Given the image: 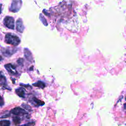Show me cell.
<instances>
[{
    "label": "cell",
    "instance_id": "e0dca14e",
    "mask_svg": "<svg viewBox=\"0 0 126 126\" xmlns=\"http://www.w3.org/2000/svg\"><path fill=\"white\" fill-rule=\"evenodd\" d=\"M17 62L19 64H22V63H23V59H19L18 61H17Z\"/></svg>",
    "mask_w": 126,
    "mask_h": 126
},
{
    "label": "cell",
    "instance_id": "7a4b0ae2",
    "mask_svg": "<svg viewBox=\"0 0 126 126\" xmlns=\"http://www.w3.org/2000/svg\"><path fill=\"white\" fill-rule=\"evenodd\" d=\"M22 4L21 0H13L9 7V10L12 12H17L21 8Z\"/></svg>",
    "mask_w": 126,
    "mask_h": 126
},
{
    "label": "cell",
    "instance_id": "3957f363",
    "mask_svg": "<svg viewBox=\"0 0 126 126\" xmlns=\"http://www.w3.org/2000/svg\"><path fill=\"white\" fill-rule=\"evenodd\" d=\"M3 23L7 28L12 30L14 29V19L12 17L6 16L3 20Z\"/></svg>",
    "mask_w": 126,
    "mask_h": 126
},
{
    "label": "cell",
    "instance_id": "52a82bcc",
    "mask_svg": "<svg viewBox=\"0 0 126 126\" xmlns=\"http://www.w3.org/2000/svg\"><path fill=\"white\" fill-rule=\"evenodd\" d=\"M16 30L20 32H23L24 30V26L22 20L21 18L18 19L16 21Z\"/></svg>",
    "mask_w": 126,
    "mask_h": 126
},
{
    "label": "cell",
    "instance_id": "4fadbf2b",
    "mask_svg": "<svg viewBox=\"0 0 126 126\" xmlns=\"http://www.w3.org/2000/svg\"><path fill=\"white\" fill-rule=\"evenodd\" d=\"M10 125V122L8 120H2L0 121V126H8Z\"/></svg>",
    "mask_w": 126,
    "mask_h": 126
},
{
    "label": "cell",
    "instance_id": "9c48e42d",
    "mask_svg": "<svg viewBox=\"0 0 126 126\" xmlns=\"http://www.w3.org/2000/svg\"><path fill=\"white\" fill-rule=\"evenodd\" d=\"M17 94L21 97H24L25 95V89L23 87H20L15 90Z\"/></svg>",
    "mask_w": 126,
    "mask_h": 126
},
{
    "label": "cell",
    "instance_id": "2e32d148",
    "mask_svg": "<svg viewBox=\"0 0 126 126\" xmlns=\"http://www.w3.org/2000/svg\"><path fill=\"white\" fill-rule=\"evenodd\" d=\"M4 104V101L2 97L0 95V106H1L3 105Z\"/></svg>",
    "mask_w": 126,
    "mask_h": 126
},
{
    "label": "cell",
    "instance_id": "ba28073f",
    "mask_svg": "<svg viewBox=\"0 0 126 126\" xmlns=\"http://www.w3.org/2000/svg\"><path fill=\"white\" fill-rule=\"evenodd\" d=\"M24 52L25 57L26 58V59L30 62H32L33 60V57L31 51L28 49L25 48Z\"/></svg>",
    "mask_w": 126,
    "mask_h": 126
},
{
    "label": "cell",
    "instance_id": "8992f818",
    "mask_svg": "<svg viewBox=\"0 0 126 126\" xmlns=\"http://www.w3.org/2000/svg\"><path fill=\"white\" fill-rule=\"evenodd\" d=\"M30 101L32 104L33 106H36V107L42 106L44 104V102L41 101L39 99H38L37 98H36V97H34L31 98L30 99Z\"/></svg>",
    "mask_w": 126,
    "mask_h": 126
},
{
    "label": "cell",
    "instance_id": "8fae6325",
    "mask_svg": "<svg viewBox=\"0 0 126 126\" xmlns=\"http://www.w3.org/2000/svg\"><path fill=\"white\" fill-rule=\"evenodd\" d=\"M16 50H14V49H11V48H7L5 49L4 51H3V53L4 55V56H9L12 55L13 53H14L16 51Z\"/></svg>",
    "mask_w": 126,
    "mask_h": 126
},
{
    "label": "cell",
    "instance_id": "30bf717a",
    "mask_svg": "<svg viewBox=\"0 0 126 126\" xmlns=\"http://www.w3.org/2000/svg\"><path fill=\"white\" fill-rule=\"evenodd\" d=\"M0 86L2 87H6L7 86L6 78L2 74H0Z\"/></svg>",
    "mask_w": 126,
    "mask_h": 126
},
{
    "label": "cell",
    "instance_id": "6da1fadb",
    "mask_svg": "<svg viewBox=\"0 0 126 126\" xmlns=\"http://www.w3.org/2000/svg\"><path fill=\"white\" fill-rule=\"evenodd\" d=\"M5 42L13 46H17L20 43V39L16 35L8 33L5 35Z\"/></svg>",
    "mask_w": 126,
    "mask_h": 126
},
{
    "label": "cell",
    "instance_id": "ac0fdd59",
    "mask_svg": "<svg viewBox=\"0 0 126 126\" xmlns=\"http://www.w3.org/2000/svg\"><path fill=\"white\" fill-rule=\"evenodd\" d=\"M2 57H1L0 56V61H1V60H2Z\"/></svg>",
    "mask_w": 126,
    "mask_h": 126
},
{
    "label": "cell",
    "instance_id": "5bb4252c",
    "mask_svg": "<svg viewBox=\"0 0 126 126\" xmlns=\"http://www.w3.org/2000/svg\"><path fill=\"white\" fill-rule=\"evenodd\" d=\"M39 19L40 20H41V21L42 22V23L45 25V26H47L48 25V24H47V22L45 19V18H44V16H43V15H42V14H40L39 15Z\"/></svg>",
    "mask_w": 126,
    "mask_h": 126
},
{
    "label": "cell",
    "instance_id": "7c38bea8",
    "mask_svg": "<svg viewBox=\"0 0 126 126\" xmlns=\"http://www.w3.org/2000/svg\"><path fill=\"white\" fill-rule=\"evenodd\" d=\"M32 85L33 86L36 87H38V88H41V89H43L45 87V83L44 82L41 81H38L37 82L33 84Z\"/></svg>",
    "mask_w": 126,
    "mask_h": 126
},
{
    "label": "cell",
    "instance_id": "277c9868",
    "mask_svg": "<svg viewBox=\"0 0 126 126\" xmlns=\"http://www.w3.org/2000/svg\"><path fill=\"white\" fill-rule=\"evenodd\" d=\"M11 113L17 116H24L28 114V112H26L24 109L19 107H17L12 109L11 111Z\"/></svg>",
    "mask_w": 126,
    "mask_h": 126
},
{
    "label": "cell",
    "instance_id": "5b68a950",
    "mask_svg": "<svg viewBox=\"0 0 126 126\" xmlns=\"http://www.w3.org/2000/svg\"><path fill=\"white\" fill-rule=\"evenodd\" d=\"M4 66L6 69L10 74L12 75H15L17 74V72L16 70V67L13 64H12L11 63H8V64H5Z\"/></svg>",
    "mask_w": 126,
    "mask_h": 126
},
{
    "label": "cell",
    "instance_id": "9a60e30c",
    "mask_svg": "<svg viewBox=\"0 0 126 126\" xmlns=\"http://www.w3.org/2000/svg\"><path fill=\"white\" fill-rule=\"evenodd\" d=\"M13 121L15 125H18L21 123V119L19 117H15L13 119Z\"/></svg>",
    "mask_w": 126,
    "mask_h": 126
}]
</instances>
